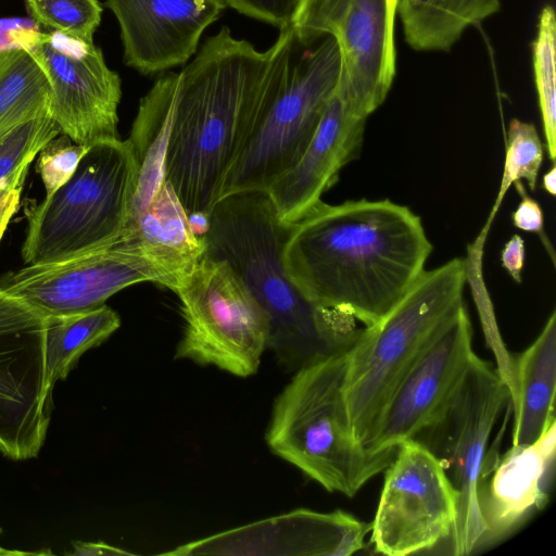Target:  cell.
Listing matches in <instances>:
<instances>
[{"label": "cell", "instance_id": "cell-1", "mask_svg": "<svg viewBox=\"0 0 556 556\" xmlns=\"http://www.w3.org/2000/svg\"><path fill=\"white\" fill-rule=\"evenodd\" d=\"M432 251L421 218L389 199L321 200L287 236L285 270L314 304L382 320L425 271Z\"/></svg>", "mask_w": 556, "mask_h": 556}, {"label": "cell", "instance_id": "cell-2", "mask_svg": "<svg viewBox=\"0 0 556 556\" xmlns=\"http://www.w3.org/2000/svg\"><path fill=\"white\" fill-rule=\"evenodd\" d=\"M163 77L172 102L165 180L188 215L210 216L273 98L275 48L258 51L224 26Z\"/></svg>", "mask_w": 556, "mask_h": 556}, {"label": "cell", "instance_id": "cell-3", "mask_svg": "<svg viewBox=\"0 0 556 556\" xmlns=\"http://www.w3.org/2000/svg\"><path fill=\"white\" fill-rule=\"evenodd\" d=\"M283 225L266 191L222 198L208 216L204 254L227 261L269 317L267 349L291 371L348 352L364 330L349 314L306 299L285 270Z\"/></svg>", "mask_w": 556, "mask_h": 556}, {"label": "cell", "instance_id": "cell-4", "mask_svg": "<svg viewBox=\"0 0 556 556\" xmlns=\"http://www.w3.org/2000/svg\"><path fill=\"white\" fill-rule=\"evenodd\" d=\"M348 352L296 371L275 400L266 442L271 452L329 492L354 496L386 470L397 447L368 451L356 439L345 381Z\"/></svg>", "mask_w": 556, "mask_h": 556}, {"label": "cell", "instance_id": "cell-5", "mask_svg": "<svg viewBox=\"0 0 556 556\" xmlns=\"http://www.w3.org/2000/svg\"><path fill=\"white\" fill-rule=\"evenodd\" d=\"M467 262L425 270L396 306L348 351L345 394L354 434L368 451L394 389L440 326L464 304Z\"/></svg>", "mask_w": 556, "mask_h": 556}, {"label": "cell", "instance_id": "cell-6", "mask_svg": "<svg viewBox=\"0 0 556 556\" xmlns=\"http://www.w3.org/2000/svg\"><path fill=\"white\" fill-rule=\"evenodd\" d=\"M274 46L273 98L228 173L220 199L237 192L266 191L292 168L307 149L337 88L341 59L332 36L300 51V41L289 26L280 29Z\"/></svg>", "mask_w": 556, "mask_h": 556}, {"label": "cell", "instance_id": "cell-7", "mask_svg": "<svg viewBox=\"0 0 556 556\" xmlns=\"http://www.w3.org/2000/svg\"><path fill=\"white\" fill-rule=\"evenodd\" d=\"M137 176L127 140L90 146L72 178L29 212L24 263L60 262L117 237L128 220Z\"/></svg>", "mask_w": 556, "mask_h": 556}, {"label": "cell", "instance_id": "cell-8", "mask_svg": "<svg viewBox=\"0 0 556 556\" xmlns=\"http://www.w3.org/2000/svg\"><path fill=\"white\" fill-rule=\"evenodd\" d=\"M510 391L497 368L477 354L438 416L415 439L442 464L458 494L456 521L450 538L455 556L482 547L485 526L480 496L494 426Z\"/></svg>", "mask_w": 556, "mask_h": 556}, {"label": "cell", "instance_id": "cell-9", "mask_svg": "<svg viewBox=\"0 0 556 556\" xmlns=\"http://www.w3.org/2000/svg\"><path fill=\"white\" fill-rule=\"evenodd\" d=\"M175 293L185 321L176 358L242 378L257 371L269 317L227 261L204 254Z\"/></svg>", "mask_w": 556, "mask_h": 556}, {"label": "cell", "instance_id": "cell-10", "mask_svg": "<svg viewBox=\"0 0 556 556\" xmlns=\"http://www.w3.org/2000/svg\"><path fill=\"white\" fill-rule=\"evenodd\" d=\"M399 0H302L291 27L302 43L332 36L341 68L337 89L371 114L395 74L394 20Z\"/></svg>", "mask_w": 556, "mask_h": 556}, {"label": "cell", "instance_id": "cell-11", "mask_svg": "<svg viewBox=\"0 0 556 556\" xmlns=\"http://www.w3.org/2000/svg\"><path fill=\"white\" fill-rule=\"evenodd\" d=\"M153 282L172 290L168 277L146 255L132 228L84 254L54 263L26 265L0 281L43 316L90 311L121 290Z\"/></svg>", "mask_w": 556, "mask_h": 556}, {"label": "cell", "instance_id": "cell-12", "mask_svg": "<svg viewBox=\"0 0 556 556\" xmlns=\"http://www.w3.org/2000/svg\"><path fill=\"white\" fill-rule=\"evenodd\" d=\"M457 503V491L440 460L418 441H404L384 470L370 523L375 552L406 556L450 540Z\"/></svg>", "mask_w": 556, "mask_h": 556}, {"label": "cell", "instance_id": "cell-13", "mask_svg": "<svg viewBox=\"0 0 556 556\" xmlns=\"http://www.w3.org/2000/svg\"><path fill=\"white\" fill-rule=\"evenodd\" d=\"M45 355V316L0 285V453L38 456L53 408Z\"/></svg>", "mask_w": 556, "mask_h": 556}, {"label": "cell", "instance_id": "cell-14", "mask_svg": "<svg viewBox=\"0 0 556 556\" xmlns=\"http://www.w3.org/2000/svg\"><path fill=\"white\" fill-rule=\"evenodd\" d=\"M43 68L50 85V115L61 134L92 146L119 139L121 78L93 42L60 33L26 30L14 36Z\"/></svg>", "mask_w": 556, "mask_h": 556}, {"label": "cell", "instance_id": "cell-15", "mask_svg": "<svg viewBox=\"0 0 556 556\" xmlns=\"http://www.w3.org/2000/svg\"><path fill=\"white\" fill-rule=\"evenodd\" d=\"M475 355L472 326L463 304L434 332L394 389L379 419L372 451L415 439L446 404Z\"/></svg>", "mask_w": 556, "mask_h": 556}, {"label": "cell", "instance_id": "cell-16", "mask_svg": "<svg viewBox=\"0 0 556 556\" xmlns=\"http://www.w3.org/2000/svg\"><path fill=\"white\" fill-rule=\"evenodd\" d=\"M369 532L370 523L342 510L296 509L190 542L165 554L349 556L364 548Z\"/></svg>", "mask_w": 556, "mask_h": 556}, {"label": "cell", "instance_id": "cell-17", "mask_svg": "<svg viewBox=\"0 0 556 556\" xmlns=\"http://www.w3.org/2000/svg\"><path fill=\"white\" fill-rule=\"evenodd\" d=\"M115 15L124 62L143 75L181 65L197 52L224 0H106Z\"/></svg>", "mask_w": 556, "mask_h": 556}, {"label": "cell", "instance_id": "cell-18", "mask_svg": "<svg viewBox=\"0 0 556 556\" xmlns=\"http://www.w3.org/2000/svg\"><path fill=\"white\" fill-rule=\"evenodd\" d=\"M369 115L336 88L302 157L266 190L283 225L300 220L358 156Z\"/></svg>", "mask_w": 556, "mask_h": 556}, {"label": "cell", "instance_id": "cell-19", "mask_svg": "<svg viewBox=\"0 0 556 556\" xmlns=\"http://www.w3.org/2000/svg\"><path fill=\"white\" fill-rule=\"evenodd\" d=\"M556 421L532 444L513 446L488 459L480 507L485 526L482 546L518 527L547 496L555 459Z\"/></svg>", "mask_w": 556, "mask_h": 556}, {"label": "cell", "instance_id": "cell-20", "mask_svg": "<svg viewBox=\"0 0 556 556\" xmlns=\"http://www.w3.org/2000/svg\"><path fill=\"white\" fill-rule=\"evenodd\" d=\"M513 446L534 443L555 422L556 313L513 363Z\"/></svg>", "mask_w": 556, "mask_h": 556}, {"label": "cell", "instance_id": "cell-21", "mask_svg": "<svg viewBox=\"0 0 556 556\" xmlns=\"http://www.w3.org/2000/svg\"><path fill=\"white\" fill-rule=\"evenodd\" d=\"M131 228L149 260L169 278L173 292L206 251L204 237L192 230L189 216L167 180Z\"/></svg>", "mask_w": 556, "mask_h": 556}, {"label": "cell", "instance_id": "cell-22", "mask_svg": "<svg viewBox=\"0 0 556 556\" xmlns=\"http://www.w3.org/2000/svg\"><path fill=\"white\" fill-rule=\"evenodd\" d=\"M172 102L166 81L159 77L141 99L127 142L138 176L125 228H131L165 180V159L170 135Z\"/></svg>", "mask_w": 556, "mask_h": 556}, {"label": "cell", "instance_id": "cell-23", "mask_svg": "<svg viewBox=\"0 0 556 556\" xmlns=\"http://www.w3.org/2000/svg\"><path fill=\"white\" fill-rule=\"evenodd\" d=\"M500 0H399L407 43L419 51H447L464 30L497 12Z\"/></svg>", "mask_w": 556, "mask_h": 556}, {"label": "cell", "instance_id": "cell-24", "mask_svg": "<svg viewBox=\"0 0 556 556\" xmlns=\"http://www.w3.org/2000/svg\"><path fill=\"white\" fill-rule=\"evenodd\" d=\"M121 326L118 314L108 305L62 315L45 316V355L48 383L64 380L80 356L100 345Z\"/></svg>", "mask_w": 556, "mask_h": 556}, {"label": "cell", "instance_id": "cell-25", "mask_svg": "<svg viewBox=\"0 0 556 556\" xmlns=\"http://www.w3.org/2000/svg\"><path fill=\"white\" fill-rule=\"evenodd\" d=\"M48 77L23 46L0 49V137L14 127L50 114Z\"/></svg>", "mask_w": 556, "mask_h": 556}, {"label": "cell", "instance_id": "cell-26", "mask_svg": "<svg viewBox=\"0 0 556 556\" xmlns=\"http://www.w3.org/2000/svg\"><path fill=\"white\" fill-rule=\"evenodd\" d=\"M556 20L552 5H545L539 17L532 43L534 79L542 116L545 148L549 160L556 159Z\"/></svg>", "mask_w": 556, "mask_h": 556}, {"label": "cell", "instance_id": "cell-27", "mask_svg": "<svg viewBox=\"0 0 556 556\" xmlns=\"http://www.w3.org/2000/svg\"><path fill=\"white\" fill-rule=\"evenodd\" d=\"M543 144L531 123L513 118L509 123L506 139V152L500 189L485 222L491 227L508 189L516 181L526 180L534 190L538 175L543 163Z\"/></svg>", "mask_w": 556, "mask_h": 556}, {"label": "cell", "instance_id": "cell-28", "mask_svg": "<svg viewBox=\"0 0 556 556\" xmlns=\"http://www.w3.org/2000/svg\"><path fill=\"white\" fill-rule=\"evenodd\" d=\"M26 4L38 24L66 37L93 42L102 15L98 0H26Z\"/></svg>", "mask_w": 556, "mask_h": 556}, {"label": "cell", "instance_id": "cell-29", "mask_svg": "<svg viewBox=\"0 0 556 556\" xmlns=\"http://www.w3.org/2000/svg\"><path fill=\"white\" fill-rule=\"evenodd\" d=\"M61 130L50 114L23 123L0 137V184L13 172L29 165Z\"/></svg>", "mask_w": 556, "mask_h": 556}, {"label": "cell", "instance_id": "cell-30", "mask_svg": "<svg viewBox=\"0 0 556 556\" xmlns=\"http://www.w3.org/2000/svg\"><path fill=\"white\" fill-rule=\"evenodd\" d=\"M89 148L90 146L75 143L66 135L60 134L40 150L37 169L46 197L72 178Z\"/></svg>", "mask_w": 556, "mask_h": 556}, {"label": "cell", "instance_id": "cell-31", "mask_svg": "<svg viewBox=\"0 0 556 556\" xmlns=\"http://www.w3.org/2000/svg\"><path fill=\"white\" fill-rule=\"evenodd\" d=\"M226 5L249 17L280 29L291 26L302 0H224Z\"/></svg>", "mask_w": 556, "mask_h": 556}, {"label": "cell", "instance_id": "cell-32", "mask_svg": "<svg viewBox=\"0 0 556 556\" xmlns=\"http://www.w3.org/2000/svg\"><path fill=\"white\" fill-rule=\"evenodd\" d=\"M514 185L521 197V201L511 215L515 227L526 232L539 235L544 241L545 247H548V250L554 255L553 249L544 236V215L541 205L527 194L521 181H516Z\"/></svg>", "mask_w": 556, "mask_h": 556}, {"label": "cell", "instance_id": "cell-33", "mask_svg": "<svg viewBox=\"0 0 556 556\" xmlns=\"http://www.w3.org/2000/svg\"><path fill=\"white\" fill-rule=\"evenodd\" d=\"M28 166L25 165L16 169L0 184V241L12 216L18 208Z\"/></svg>", "mask_w": 556, "mask_h": 556}, {"label": "cell", "instance_id": "cell-34", "mask_svg": "<svg viewBox=\"0 0 556 556\" xmlns=\"http://www.w3.org/2000/svg\"><path fill=\"white\" fill-rule=\"evenodd\" d=\"M501 262L513 280L521 283L525 265V241L519 235H514L506 242L501 253Z\"/></svg>", "mask_w": 556, "mask_h": 556}, {"label": "cell", "instance_id": "cell-35", "mask_svg": "<svg viewBox=\"0 0 556 556\" xmlns=\"http://www.w3.org/2000/svg\"><path fill=\"white\" fill-rule=\"evenodd\" d=\"M74 552L73 555H116V554H129L126 551L111 546L103 542H73Z\"/></svg>", "mask_w": 556, "mask_h": 556}, {"label": "cell", "instance_id": "cell-36", "mask_svg": "<svg viewBox=\"0 0 556 556\" xmlns=\"http://www.w3.org/2000/svg\"><path fill=\"white\" fill-rule=\"evenodd\" d=\"M542 184L544 190L547 193H549L552 197L556 195V167L554 163L551 169L544 174Z\"/></svg>", "mask_w": 556, "mask_h": 556}, {"label": "cell", "instance_id": "cell-37", "mask_svg": "<svg viewBox=\"0 0 556 556\" xmlns=\"http://www.w3.org/2000/svg\"><path fill=\"white\" fill-rule=\"evenodd\" d=\"M1 532V530H0ZM25 554H29L27 552H20V551H9L2 546H0V556L2 555H25Z\"/></svg>", "mask_w": 556, "mask_h": 556}]
</instances>
